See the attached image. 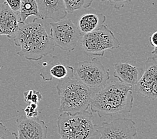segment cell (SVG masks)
<instances>
[{
  "label": "cell",
  "instance_id": "6da1fadb",
  "mask_svg": "<svg viewBox=\"0 0 157 139\" xmlns=\"http://www.w3.org/2000/svg\"><path fill=\"white\" fill-rule=\"evenodd\" d=\"M134 104L132 86L117 80L108 81L92 96L90 109L100 118L130 113Z\"/></svg>",
  "mask_w": 157,
  "mask_h": 139
},
{
  "label": "cell",
  "instance_id": "7a4b0ae2",
  "mask_svg": "<svg viewBox=\"0 0 157 139\" xmlns=\"http://www.w3.org/2000/svg\"><path fill=\"white\" fill-rule=\"evenodd\" d=\"M13 39L15 45L21 48L17 55L28 60H40L52 53L56 47L38 17L33 19L32 22L21 24Z\"/></svg>",
  "mask_w": 157,
  "mask_h": 139
},
{
  "label": "cell",
  "instance_id": "3957f363",
  "mask_svg": "<svg viewBox=\"0 0 157 139\" xmlns=\"http://www.w3.org/2000/svg\"><path fill=\"white\" fill-rule=\"evenodd\" d=\"M60 100L59 112H83L90 106L92 91L74 76V73L59 80L56 86Z\"/></svg>",
  "mask_w": 157,
  "mask_h": 139
},
{
  "label": "cell",
  "instance_id": "277c9868",
  "mask_svg": "<svg viewBox=\"0 0 157 139\" xmlns=\"http://www.w3.org/2000/svg\"><path fill=\"white\" fill-rule=\"evenodd\" d=\"M92 112H62L58 118V133L62 139H88L98 134V125L92 122Z\"/></svg>",
  "mask_w": 157,
  "mask_h": 139
},
{
  "label": "cell",
  "instance_id": "5b68a950",
  "mask_svg": "<svg viewBox=\"0 0 157 139\" xmlns=\"http://www.w3.org/2000/svg\"><path fill=\"white\" fill-rule=\"evenodd\" d=\"M80 42L82 50L89 56L102 57L107 50L121 46L114 33L105 24L94 31L82 35Z\"/></svg>",
  "mask_w": 157,
  "mask_h": 139
},
{
  "label": "cell",
  "instance_id": "8992f818",
  "mask_svg": "<svg viewBox=\"0 0 157 139\" xmlns=\"http://www.w3.org/2000/svg\"><path fill=\"white\" fill-rule=\"evenodd\" d=\"M73 68L74 76L91 91L99 90L110 80L109 70L97 58L77 62Z\"/></svg>",
  "mask_w": 157,
  "mask_h": 139
},
{
  "label": "cell",
  "instance_id": "52a82bcc",
  "mask_svg": "<svg viewBox=\"0 0 157 139\" xmlns=\"http://www.w3.org/2000/svg\"><path fill=\"white\" fill-rule=\"evenodd\" d=\"M50 36L56 47L67 52H72L82 36L78 26L70 18L49 22Z\"/></svg>",
  "mask_w": 157,
  "mask_h": 139
},
{
  "label": "cell",
  "instance_id": "ba28073f",
  "mask_svg": "<svg viewBox=\"0 0 157 139\" xmlns=\"http://www.w3.org/2000/svg\"><path fill=\"white\" fill-rule=\"evenodd\" d=\"M100 139H132L137 135L136 123L133 120L118 118L110 122H103L98 126Z\"/></svg>",
  "mask_w": 157,
  "mask_h": 139
},
{
  "label": "cell",
  "instance_id": "9c48e42d",
  "mask_svg": "<svg viewBox=\"0 0 157 139\" xmlns=\"http://www.w3.org/2000/svg\"><path fill=\"white\" fill-rule=\"evenodd\" d=\"M137 93L151 100L157 99V60L148 57L145 62V69L134 86Z\"/></svg>",
  "mask_w": 157,
  "mask_h": 139
},
{
  "label": "cell",
  "instance_id": "30bf717a",
  "mask_svg": "<svg viewBox=\"0 0 157 139\" xmlns=\"http://www.w3.org/2000/svg\"><path fill=\"white\" fill-rule=\"evenodd\" d=\"M17 138L44 139L47 137L48 126L45 122L38 117L28 118L19 116L16 118Z\"/></svg>",
  "mask_w": 157,
  "mask_h": 139
},
{
  "label": "cell",
  "instance_id": "8fae6325",
  "mask_svg": "<svg viewBox=\"0 0 157 139\" xmlns=\"http://www.w3.org/2000/svg\"><path fill=\"white\" fill-rule=\"evenodd\" d=\"M20 15L14 12L4 2L0 4V36L13 38L20 27Z\"/></svg>",
  "mask_w": 157,
  "mask_h": 139
},
{
  "label": "cell",
  "instance_id": "7c38bea8",
  "mask_svg": "<svg viewBox=\"0 0 157 139\" xmlns=\"http://www.w3.org/2000/svg\"><path fill=\"white\" fill-rule=\"evenodd\" d=\"M41 19L58 21L64 19L67 12L63 0H36Z\"/></svg>",
  "mask_w": 157,
  "mask_h": 139
},
{
  "label": "cell",
  "instance_id": "4fadbf2b",
  "mask_svg": "<svg viewBox=\"0 0 157 139\" xmlns=\"http://www.w3.org/2000/svg\"><path fill=\"white\" fill-rule=\"evenodd\" d=\"M113 76L123 83L134 86L143 74V69L128 62H117L114 64Z\"/></svg>",
  "mask_w": 157,
  "mask_h": 139
},
{
  "label": "cell",
  "instance_id": "5bb4252c",
  "mask_svg": "<svg viewBox=\"0 0 157 139\" xmlns=\"http://www.w3.org/2000/svg\"><path fill=\"white\" fill-rule=\"evenodd\" d=\"M106 20V16L102 14H86L80 17L78 28L82 34L84 35L100 28L104 24Z\"/></svg>",
  "mask_w": 157,
  "mask_h": 139
},
{
  "label": "cell",
  "instance_id": "9a60e30c",
  "mask_svg": "<svg viewBox=\"0 0 157 139\" xmlns=\"http://www.w3.org/2000/svg\"><path fill=\"white\" fill-rule=\"evenodd\" d=\"M30 16H36L39 19H41L36 1V0H21L20 11L21 24L26 22L27 19Z\"/></svg>",
  "mask_w": 157,
  "mask_h": 139
},
{
  "label": "cell",
  "instance_id": "2e32d148",
  "mask_svg": "<svg viewBox=\"0 0 157 139\" xmlns=\"http://www.w3.org/2000/svg\"><path fill=\"white\" fill-rule=\"evenodd\" d=\"M54 64L51 66L50 62L48 63V64L50 67L49 68V73L54 78L58 80H61L69 76L70 74L74 73V68L70 66H65L58 62V58L56 56H54Z\"/></svg>",
  "mask_w": 157,
  "mask_h": 139
},
{
  "label": "cell",
  "instance_id": "e0dca14e",
  "mask_svg": "<svg viewBox=\"0 0 157 139\" xmlns=\"http://www.w3.org/2000/svg\"><path fill=\"white\" fill-rule=\"evenodd\" d=\"M94 0H63L68 14H72L80 9H88Z\"/></svg>",
  "mask_w": 157,
  "mask_h": 139
},
{
  "label": "cell",
  "instance_id": "ac0fdd59",
  "mask_svg": "<svg viewBox=\"0 0 157 139\" xmlns=\"http://www.w3.org/2000/svg\"><path fill=\"white\" fill-rule=\"evenodd\" d=\"M24 101L26 103L38 104L42 99V95L39 91L36 90H30L24 92Z\"/></svg>",
  "mask_w": 157,
  "mask_h": 139
},
{
  "label": "cell",
  "instance_id": "d6986e66",
  "mask_svg": "<svg viewBox=\"0 0 157 139\" xmlns=\"http://www.w3.org/2000/svg\"><path fill=\"white\" fill-rule=\"evenodd\" d=\"M38 104L29 103L27 107L24 109L25 116L28 118L38 117L39 112L38 111Z\"/></svg>",
  "mask_w": 157,
  "mask_h": 139
},
{
  "label": "cell",
  "instance_id": "ffe728a7",
  "mask_svg": "<svg viewBox=\"0 0 157 139\" xmlns=\"http://www.w3.org/2000/svg\"><path fill=\"white\" fill-rule=\"evenodd\" d=\"M10 138H17V134L13 132H11L6 125H3L2 122H0V139Z\"/></svg>",
  "mask_w": 157,
  "mask_h": 139
},
{
  "label": "cell",
  "instance_id": "44dd1931",
  "mask_svg": "<svg viewBox=\"0 0 157 139\" xmlns=\"http://www.w3.org/2000/svg\"><path fill=\"white\" fill-rule=\"evenodd\" d=\"M100 2H105L106 0H100ZM110 4L113 6L115 10H119L123 8L126 4H128L131 0H107Z\"/></svg>",
  "mask_w": 157,
  "mask_h": 139
},
{
  "label": "cell",
  "instance_id": "7402d4cb",
  "mask_svg": "<svg viewBox=\"0 0 157 139\" xmlns=\"http://www.w3.org/2000/svg\"><path fill=\"white\" fill-rule=\"evenodd\" d=\"M4 2L14 12L20 15L21 0H4Z\"/></svg>",
  "mask_w": 157,
  "mask_h": 139
},
{
  "label": "cell",
  "instance_id": "603a6c76",
  "mask_svg": "<svg viewBox=\"0 0 157 139\" xmlns=\"http://www.w3.org/2000/svg\"><path fill=\"white\" fill-rule=\"evenodd\" d=\"M149 41H150V44L153 47H157V31L154 32L151 35V36L149 37Z\"/></svg>",
  "mask_w": 157,
  "mask_h": 139
},
{
  "label": "cell",
  "instance_id": "cb8c5ba5",
  "mask_svg": "<svg viewBox=\"0 0 157 139\" xmlns=\"http://www.w3.org/2000/svg\"><path fill=\"white\" fill-rule=\"evenodd\" d=\"M151 54L154 56V57L157 58V47H155L154 50L151 52Z\"/></svg>",
  "mask_w": 157,
  "mask_h": 139
},
{
  "label": "cell",
  "instance_id": "d4e9b609",
  "mask_svg": "<svg viewBox=\"0 0 157 139\" xmlns=\"http://www.w3.org/2000/svg\"><path fill=\"white\" fill-rule=\"evenodd\" d=\"M0 4H1V3H0Z\"/></svg>",
  "mask_w": 157,
  "mask_h": 139
}]
</instances>
